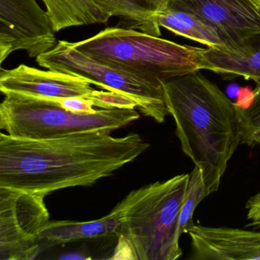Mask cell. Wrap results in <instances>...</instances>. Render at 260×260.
Wrapping results in <instances>:
<instances>
[{"label":"cell","mask_w":260,"mask_h":260,"mask_svg":"<svg viewBox=\"0 0 260 260\" xmlns=\"http://www.w3.org/2000/svg\"><path fill=\"white\" fill-rule=\"evenodd\" d=\"M105 131L46 139L0 133V187L47 196L90 186L133 162L150 147L139 134L115 138Z\"/></svg>","instance_id":"1"},{"label":"cell","mask_w":260,"mask_h":260,"mask_svg":"<svg viewBox=\"0 0 260 260\" xmlns=\"http://www.w3.org/2000/svg\"><path fill=\"white\" fill-rule=\"evenodd\" d=\"M162 87L182 151L200 169L210 196L240 144L235 103L200 71L165 80Z\"/></svg>","instance_id":"2"},{"label":"cell","mask_w":260,"mask_h":260,"mask_svg":"<svg viewBox=\"0 0 260 260\" xmlns=\"http://www.w3.org/2000/svg\"><path fill=\"white\" fill-rule=\"evenodd\" d=\"M190 174L131 191L112 259L176 260L182 255L179 216Z\"/></svg>","instance_id":"3"},{"label":"cell","mask_w":260,"mask_h":260,"mask_svg":"<svg viewBox=\"0 0 260 260\" xmlns=\"http://www.w3.org/2000/svg\"><path fill=\"white\" fill-rule=\"evenodd\" d=\"M74 44L96 61L157 83L202 70L204 48L136 30L109 27Z\"/></svg>","instance_id":"4"},{"label":"cell","mask_w":260,"mask_h":260,"mask_svg":"<svg viewBox=\"0 0 260 260\" xmlns=\"http://www.w3.org/2000/svg\"><path fill=\"white\" fill-rule=\"evenodd\" d=\"M0 104V128L26 139H46L85 132H112L140 118L136 109H97L78 113L51 99L7 94Z\"/></svg>","instance_id":"5"},{"label":"cell","mask_w":260,"mask_h":260,"mask_svg":"<svg viewBox=\"0 0 260 260\" xmlns=\"http://www.w3.org/2000/svg\"><path fill=\"white\" fill-rule=\"evenodd\" d=\"M36 61L42 68L83 77L104 90L126 95L137 103L142 115L159 124L169 115L162 83L96 61L77 49L74 42L58 41L52 50L36 57Z\"/></svg>","instance_id":"6"},{"label":"cell","mask_w":260,"mask_h":260,"mask_svg":"<svg viewBox=\"0 0 260 260\" xmlns=\"http://www.w3.org/2000/svg\"><path fill=\"white\" fill-rule=\"evenodd\" d=\"M46 196L0 187V259H35L41 235L49 223Z\"/></svg>","instance_id":"7"},{"label":"cell","mask_w":260,"mask_h":260,"mask_svg":"<svg viewBox=\"0 0 260 260\" xmlns=\"http://www.w3.org/2000/svg\"><path fill=\"white\" fill-rule=\"evenodd\" d=\"M48 12L36 0H0V63L15 51L38 57L58 41Z\"/></svg>","instance_id":"8"},{"label":"cell","mask_w":260,"mask_h":260,"mask_svg":"<svg viewBox=\"0 0 260 260\" xmlns=\"http://www.w3.org/2000/svg\"><path fill=\"white\" fill-rule=\"evenodd\" d=\"M167 7L191 12L217 29L228 51L240 54L260 34V7L252 0H170Z\"/></svg>","instance_id":"9"},{"label":"cell","mask_w":260,"mask_h":260,"mask_svg":"<svg viewBox=\"0 0 260 260\" xmlns=\"http://www.w3.org/2000/svg\"><path fill=\"white\" fill-rule=\"evenodd\" d=\"M91 85L83 77L25 64L11 70L1 68L0 73V90L4 95L17 94L51 100L78 97L92 100L95 107L101 90Z\"/></svg>","instance_id":"10"},{"label":"cell","mask_w":260,"mask_h":260,"mask_svg":"<svg viewBox=\"0 0 260 260\" xmlns=\"http://www.w3.org/2000/svg\"><path fill=\"white\" fill-rule=\"evenodd\" d=\"M192 259L260 260V231L193 225L187 231Z\"/></svg>","instance_id":"11"},{"label":"cell","mask_w":260,"mask_h":260,"mask_svg":"<svg viewBox=\"0 0 260 260\" xmlns=\"http://www.w3.org/2000/svg\"><path fill=\"white\" fill-rule=\"evenodd\" d=\"M125 207L126 201L124 199L109 214L97 220L50 221L41 235L42 249L43 245L45 247H51L79 240L118 236Z\"/></svg>","instance_id":"12"},{"label":"cell","mask_w":260,"mask_h":260,"mask_svg":"<svg viewBox=\"0 0 260 260\" xmlns=\"http://www.w3.org/2000/svg\"><path fill=\"white\" fill-rule=\"evenodd\" d=\"M202 60V70L212 71L226 79L242 77L259 86L260 34L250 38L240 54L204 48Z\"/></svg>","instance_id":"13"},{"label":"cell","mask_w":260,"mask_h":260,"mask_svg":"<svg viewBox=\"0 0 260 260\" xmlns=\"http://www.w3.org/2000/svg\"><path fill=\"white\" fill-rule=\"evenodd\" d=\"M111 16L119 21L116 26L142 31L160 37L159 13L166 10L170 0H94Z\"/></svg>","instance_id":"14"},{"label":"cell","mask_w":260,"mask_h":260,"mask_svg":"<svg viewBox=\"0 0 260 260\" xmlns=\"http://www.w3.org/2000/svg\"><path fill=\"white\" fill-rule=\"evenodd\" d=\"M157 21L160 28H166L175 35L209 48L228 51L217 29L191 12L167 7L159 13Z\"/></svg>","instance_id":"15"},{"label":"cell","mask_w":260,"mask_h":260,"mask_svg":"<svg viewBox=\"0 0 260 260\" xmlns=\"http://www.w3.org/2000/svg\"><path fill=\"white\" fill-rule=\"evenodd\" d=\"M56 32L71 27L106 23L112 16L94 0H42Z\"/></svg>","instance_id":"16"},{"label":"cell","mask_w":260,"mask_h":260,"mask_svg":"<svg viewBox=\"0 0 260 260\" xmlns=\"http://www.w3.org/2000/svg\"><path fill=\"white\" fill-rule=\"evenodd\" d=\"M252 102L246 107L235 104L240 144L260 148V85L253 90Z\"/></svg>","instance_id":"17"},{"label":"cell","mask_w":260,"mask_h":260,"mask_svg":"<svg viewBox=\"0 0 260 260\" xmlns=\"http://www.w3.org/2000/svg\"><path fill=\"white\" fill-rule=\"evenodd\" d=\"M206 197L208 196L202 171L199 167L194 166L190 174L185 201L179 216V232L181 234L186 233L190 228L194 225L193 221L194 211L198 205Z\"/></svg>","instance_id":"18"},{"label":"cell","mask_w":260,"mask_h":260,"mask_svg":"<svg viewBox=\"0 0 260 260\" xmlns=\"http://www.w3.org/2000/svg\"><path fill=\"white\" fill-rule=\"evenodd\" d=\"M56 100H57L64 109L71 112H78V113H94L97 111V109H94L95 106L93 102L87 99L74 97V98Z\"/></svg>","instance_id":"19"},{"label":"cell","mask_w":260,"mask_h":260,"mask_svg":"<svg viewBox=\"0 0 260 260\" xmlns=\"http://www.w3.org/2000/svg\"><path fill=\"white\" fill-rule=\"evenodd\" d=\"M248 220H260V191L252 196L246 204Z\"/></svg>","instance_id":"20"},{"label":"cell","mask_w":260,"mask_h":260,"mask_svg":"<svg viewBox=\"0 0 260 260\" xmlns=\"http://www.w3.org/2000/svg\"><path fill=\"white\" fill-rule=\"evenodd\" d=\"M253 95V90H252L250 88H242L239 92L238 100L235 104L240 107H246L250 104Z\"/></svg>","instance_id":"21"},{"label":"cell","mask_w":260,"mask_h":260,"mask_svg":"<svg viewBox=\"0 0 260 260\" xmlns=\"http://www.w3.org/2000/svg\"><path fill=\"white\" fill-rule=\"evenodd\" d=\"M246 228H252L255 230H260V220H252L250 223H247L245 226Z\"/></svg>","instance_id":"22"},{"label":"cell","mask_w":260,"mask_h":260,"mask_svg":"<svg viewBox=\"0 0 260 260\" xmlns=\"http://www.w3.org/2000/svg\"><path fill=\"white\" fill-rule=\"evenodd\" d=\"M252 1L254 4H255L257 6L260 7V0H252Z\"/></svg>","instance_id":"23"}]
</instances>
